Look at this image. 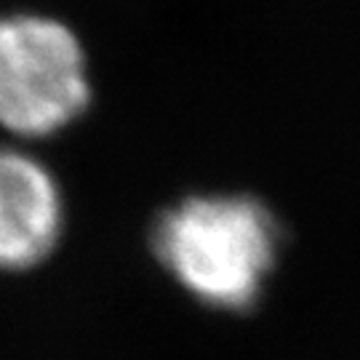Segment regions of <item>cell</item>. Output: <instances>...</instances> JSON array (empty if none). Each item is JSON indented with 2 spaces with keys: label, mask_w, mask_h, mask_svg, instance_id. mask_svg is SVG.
Here are the masks:
<instances>
[{
  "label": "cell",
  "mask_w": 360,
  "mask_h": 360,
  "mask_svg": "<svg viewBox=\"0 0 360 360\" xmlns=\"http://www.w3.org/2000/svg\"><path fill=\"white\" fill-rule=\"evenodd\" d=\"M155 248L193 296L219 309L254 304L275 259L267 211L245 198H193L168 211Z\"/></svg>",
  "instance_id": "obj_1"
},
{
  "label": "cell",
  "mask_w": 360,
  "mask_h": 360,
  "mask_svg": "<svg viewBox=\"0 0 360 360\" xmlns=\"http://www.w3.org/2000/svg\"><path fill=\"white\" fill-rule=\"evenodd\" d=\"M89 102L86 59L65 25L16 13L0 19V126L16 136H49Z\"/></svg>",
  "instance_id": "obj_2"
},
{
  "label": "cell",
  "mask_w": 360,
  "mask_h": 360,
  "mask_svg": "<svg viewBox=\"0 0 360 360\" xmlns=\"http://www.w3.org/2000/svg\"><path fill=\"white\" fill-rule=\"evenodd\" d=\"M62 235V195L35 158L0 147V270H30Z\"/></svg>",
  "instance_id": "obj_3"
}]
</instances>
